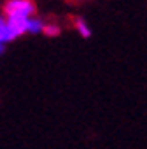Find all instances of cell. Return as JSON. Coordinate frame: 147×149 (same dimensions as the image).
I'll return each instance as SVG.
<instances>
[{
	"label": "cell",
	"instance_id": "cell-4",
	"mask_svg": "<svg viewBox=\"0 0 147 149\" xmlns=\"http://www.w3.org/2000/svg\"><path fill=\"white\" fill-rule=\"evenodd\" d=\"M75 23H76V30L82 34V37H89L90 36V29H89V25L82 20V18H76Z\"/></svg>",
	"mask_w": 147,
	"mask_h": 149
},
{
	"label": "cell",
	"instance_id": "cell-6",
	"mask_svg": "<svg viewBox=\"0 0 147 149\" xmlns=\"http://www.w3.org/2000/svg\"><path fill=\"white\" fill-rule=\"evenodd\" d=\"M0 53H4V45L0 43Z\"/></svg>",
	"mask_w": 147,
	"mask_h": 149
},
{
	"label": "cell",
	"instance_id": "cell-3",
	"mask_svg": "<svg viewBox=\"0 0 147 149\" xmlns=\"http://www.w3.org/2000/svg\"><path fill=\"white\" fill-rule=\"evenodd\" d=\"M43 27H44V23L41 20H37V18H30L27 22V32H32V34L43 32Z\"/></svg>",
	"mask_w": 147,
	"mask_h": 149
},
{
	"label": "cell",
	"instance_id": "cell-2",
	"mask_svg": "<svg viewBox=\"0 0 147 149\" xmlns=\"http://www.w3.org/2000/svg\"><path fill=\"white\" fill-rule=\"evenodd\" d=\"M11 39H14L12 30L9 29V25H7V22L4 20V18H0V43L4 45V43H7Z\"/></svg>",
	"mask_w": 147,
	"mask_h": 149
},
{
	"label": "cell",
	"instance_id": "cell-5",
	"mask_svg": "<svg viewBox=\"0 0 147 149\" xmlns=\"http://www.w3.org/2000/svg\"><path fill=\"white\" fill-rule=\"evenodd\" d=\"M43 32H44L46 36H50V37H55V36L60 34V29H59L57 25H44V27H43Z\"/></svg>",
	"mask_w": 147,
	"mask_h": 149
},
{
	"label": "cell",
	"instance_id": "cell-1",
	"mask_svg": "<svg viewBox=\"0 0 147 149\" xmlns=\"http://www.w3.org/2000/svg\"><path fill=\"white\" fill-rule=\"evenodd\" d=\"M4 11L7 18H27L28 20L35 11V4L30 0H9L4 6Z\"/></svg>",
	"mask_w": 147,
	"mask_h": 149
}]
</instances>
